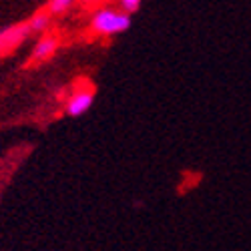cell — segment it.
Instances as JSON below:
<instances>
[{
	"mask_svg": "<svg viewBox=\"0 0 251 251\" xmlns=\"http://www.w3.org/2000/svg\"><path fill=\"white\" fill-rule=\"evenodd\" d=\"M28 32H30V28L26 25H14V26L0 30V54L10 52L12 49H16L28 36Z\"/></svg>",
	"mask_w": 251,
	"mask_h": 251,
	"instance_id": "obj_3",
	"label": "cell"
},
{
	"mask_svg": "<svg viewBox=\"0 0 251 251\" xmlns=\"http://www.w3.org/2000/svg\"><path fill=\"white\" fill-rule=\"evenodd\" d=\"M56 49H58V38L56 36H45V38H40L36 43L32 58L34 60H47L56 52Z\"/></svg>",
	"mask_w": 251,
	"mask_h": 251,
	"instance_id": "obj_4",
	"label": "cell"
},
{
	"mask_svg": "<svg viewBox=\"0 0 251 251\" xmlns=\"http://www.w3.org/2000/svg\"><path fill=\"white\" fill-rule=\"evenodd\" d=\"M75 0H50L49 2V14H62L73 6Z\"/></svg>",
	"mask_w": 251,
	"mask_h": 251,
	"instance_id": "obj_6",
	"label": "cell"
},
{
	"mask_svg": "<svg viewBox=\"0 0 251 251\" xmlns=\"http://www.w3.org/2000/svg\"><path fill=\"white\" fill-rule=\"evenodd\" d=\"M129 26H131V14L123 12L119 8H100L95 12V16L91 20V28L102 36L121 34Z\"/></svg>",
	"mask_w": 251,
	"mask_h": 251,
	"instance_id": "obj_1",
	"label": "cell"
},
{
	"mask_svg": "<svg viewBox=\"0 0 251 251\" xmlns=\"http://www.w3.org/2000/svg\"><path fill=\"white\" fill-rule=\"evenodd\" d=\"M49 25H50V14L49 12H38L28 20L26 26L30 28V32H43V30L49 28Z\"/></svg>",
	"mask_w": 251,
	"mask_h": 251,
	"instance_id": "obj_5",
	"label": "cell"
},
{
	"mask_svg": "<svg viewBox=\"0 0 251 251\" xmlns=\"http://www.w3.org/2000/svg\"><path fill=\"white\" fill-rule=\"evenodd\" d=\"M93 100H95V91L87 89V87H78L67 100V113L71 117H80L85 115L91 107H93Z\"/></svg>",
	"mask_w": 251,
	"mask_h": 251,
	"instance_id": "obj_2",
	"label": "cell"
},
{
	"mask_svg": "<svg viewBox=\"0 0 251 251\" xmlns=\"http://www.w3.org/2000/svg\"><path fill=\"white\" fill-rule=\"evenodd\" d=\"M119 6H121L119 10L131 14V12H137V10H139L141 0H119Z\"/></svg>",
	"mask_w": 251,
	"mask_h": 251,
	"instance_id": "obj_7",
	"label": "cell"
},
{
	"mask_svg": "<svg viewBox=\"0 0 251 251\" xmlns=\"http://www.w3.org/2000/svg\"><path fill=\"white\" fill-rule=\"evenodd\" d=\"M82 2H93V0H82Z\"/></svg>",
	"mask_w": 251,
	"mask_h": 251,
	"instance_id": "obj_8",
	"label": "cell"
}]
</instances>
